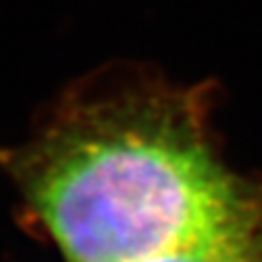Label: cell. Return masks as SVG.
Returning a JSON list of instances; mask_svg holds the SVG:
<instances>
[{"mask_svg":"<svg viewBox=\"0 0 262 262\" xmlns=\"http://www.w3.org/2000/svg\"><path fill=\"white\" fill-rule=\"evenodd\" d=\"M136 262H262V177L243 206L221 225Z\"/></svg>","mask_w":262,"mask_h":262,"instance_id":"2","label":"cell"},{"mask_svg":"<svg viewBox=\"0 0 262 262\" xmlns=\"http://www.w3.org/2000/svg\"><path fill=\"white\" fill-rule=\"evenodd\" d=\"M216 88L151 75L85 81L35 136L0 146V168L70 262H136L194 241L258 184L212 138Z\"/></svg>","mask_w":262,"mask_h":262,"instance_id":"1","label":"cell"}]
</instances>
